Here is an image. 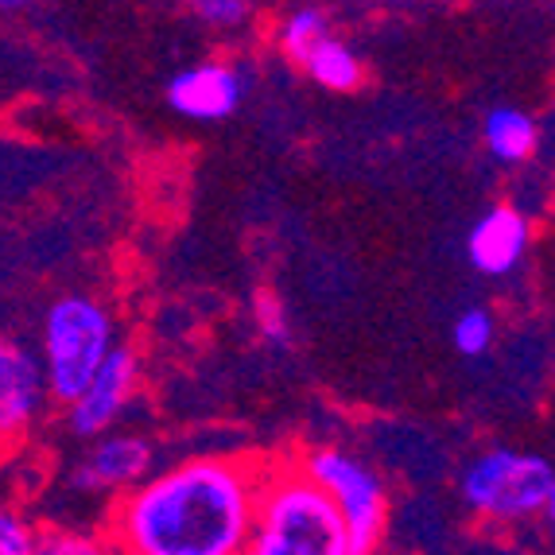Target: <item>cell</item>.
I'll list each match as a JSON object with an SVG mask.
<instances>
[{
  "label": "cell",
  "mask_w": 555,
  "mask_h": 555,
  "mask_svg": "<svg viewBox=\"0 0 555 555\" xmlns=\"http://www.w3.org/2000/svg\"><path fill=\"white\" fill-rule=\"evenodd\" d=\"M260 466L203 454L140 478L117 498L105 544L129 555H241L249 547Z\"/></svg>",
  "instance_id": "6da1fadb"
},
{
  "label": "cell",
  "mask_w": 555,
  "mask_h": 555,
  "mask_svg": "<svg viewBox=\"0 0 555 555\" xmlns=\"http://www.w3.org/2000/svg\"><path fill=\"white\" fill-rule=\"evenodd\" d=\"M249 555H350L334 501L299 466L260 474Z\"/></svg>",
  "instance_id": "7a4b0ae2"
},
{
  "label": "cell",
  "mask_w": 555,
  "mask_h": 555,
  "mask_svg": "<svg viewBox=\"0 0 555 555\" xmlns=\"http://www.w3.org/2000/svg\"><path fill=\"white\" fill-rule=\"evenodd\" d=\"M463 505L490 528H532L555 509V470L544 454L490 447L459 478Z\"/></svg>",
  "instance_id": "3957f363"
},
{
  "label": "cell",
  "mask_w": 555,
  "mask_h": 555,
  "mask_svg": "<svg viewBox=\"0 0 555 555\" xmlns=\"http://www.w3.org/2000/svg\"><path fill=\"white\" fill-rule=\"evenodd\" d=\"M117 319L98 296L70 292L47 307L39 331V365L55 404H70L117 346Z\"/></svg>",
  "instance_id": "277c9868"
},
{
  "label": "cell",
  "mask_w": 555,
  "mask_h": 555,
  "mask_svg": "<svg viewBox=\"0 0 555 555\" xmlns=\"http://www.w3.org/2000/svg\"><path fill=\"white\" fill-rule=\"evenodd\" d=\"M299 470L315 478L334 501V509L346 525L350 555H370L385 540L389 528V490L373 466H365L358 454H346L338 447H319L307 451Z\"/></svg>",
  "instance_id": "5b68a950"
},
{
  "label": "cell",
  "mask_w": 555,
  "mask_h": 555,
  "mask_svg": "<svg viewBox=\"0 0 555 555\" xmlns=\"http://www.w3.org/2000/svg\"><path fill=\"white\" fill-rule=\"evenodd\" d=\"M140 380H144L140 353L132 350V346L117 343L109 350V358L98 365V373L82 385V392H78L70 404H63L70 436L90 443V439H98L102 431L117 427V420L125 416V408L137 400Z\"/></svg>",
  "instance_id": "8992f818"
},
{
  "label": "cell",
  "mask_w": 555,
  "mask_h": 555,
  "mask_svg": "<svg viewBox=\"0 0 555 555\" xmlns=\"http://www.w3.org/2000/svg\"><path fill=\"white\" fill-rule=\"evenodd\" d=\"M51 392H47L39 353L20 338L0 334V447H16L43 424Z\"/></svg>",
  "instance_id": "52a82bcc"
},
{
  "label": "cell",
  "mask_w": 555,
  "mask_h": 555,
  "mask_svg": "<svg viewBox=\"0 0 555 555\" xmlns=\"http://www.w3.org/2000/svg\"><path fill=\"white\" fill-rule=\"evenodd\" d=\"M156 466V447L140 431H102L90 439V451L70 474V486L78 493H125L140 478H149Z\"/></svg>",
  "instance_id": "ba28073f"
},
{
  "label": "cell",
  "mask_w": 555,
  "mask_h": 555,
  "mask_svg": "<svg viewBox=\"0 0 555 555\" xmlns=\"http://www.w3.org/2000/svg\"><path fill=\"white\" fill-rule=\"evenodd\" d=\"M164 98L167 109L179 113L183 120L214 125V120H225L241 109L245 75H241V66L225 63V59H206V63L183 66L179 75H171Z\"/></svg>",
  "instance_id": "9c48e42d"
},
{
  "label": "cell",
  "mask_w": 555,
  "mask_h": 555,
  "mask_svg": "<svg viewBox=\"0 0 555 555\" xmlns=\"http://www.w3.org/2000/svg\"><path fill=\"white\" fill-rule=\"evenodd\" d=\"M532 241H537L532 218L520 206L498 203L481 214L478 222L470 225V233H466V260L481 276L505 280L528 260Z\"/></svg>",
  "instance_id": "30bf717a"
},
{
  "label": "cell",
  "mask_w": 555,
  "mask_h": 555,
  "mask_svg": "<svg viewBox=\"0 0 555 555\" xmlns=\"http://www.w3.org/2000/svg\"><path fill=\"white\" fill-rule=\"evenodd\" d=\"M481 140H486V152L498 164L520 167L537 159L544 132H540V120L532 113L517 109V105H498L481 120Z\"/></svg>",
  "instance_id": "8fae6325"
},
{
  "label": "cell",
  "mask_w": 555,
  "mask_h": 555,
  "mask_svg": "<svg viewBox=\"0 0 555 555\" xmlns=\"http://www.w3.org/2000/svg\"><path fill=\"white\" fill-rule=\"evenodd\" d=\"M299 66H304V75L311 82L331 93H353L365 82V66H361L358 51L350 43H343L338 36H331V31L311 43V51L299 59Z\"/></svg>",
  "instance_id": "7c38bea8"
},
{
  "label": "cell",
  "mask_w": 555,
  "mask_h": 555,
  "mask_svg": "<svg viewBox=\"0 0 555 555\" xmlns=\"http://www.w3.org/2000/svg\"><path fill=\"white\" fill-rule=\"evenodd\" d=\"M326 31H331V24H326V16L319 9H296L287 12L284 20H280L276 28V47L284 51V59H292V63L299 66V59L311 51V43L315 39H323Z\"/></svg>",
  "instance_id": "4fadbf2b"
},
{
  "label": "cell",
  "mask_w": 555,
  "mask_h": 555,
  "mask_svg": "<svg viewBox=\"0 0 555 555\" xmlns=\"http://www.w3.org/2000/svg\"><path fill=\"white\" fill-rule=\"evenodd\" d=\"M451 343L463 358H486L498 343V319L486 307H466L451 326Z\"/></svg>",
  "instance_id": "5bb4252c"
},
{
  "label": "cell",
  "mask_w": 555,
  "mask_h": 555,
  "mask_svg": "<svg viewBox=\"0 0 555 555\" xmlns=\"http://www.w3.org/2000/svg\"><path fill=\"white\" fill-rule=\"evenodd\" d=\"M253 323H257L260 338L269 346H276V350H287V346L296 343L287 307L280 304V296H272V292H257V296H253Z\"/></svg>",
  "instance_id": "9a60e30c"
},
{
  "label": "cell",
  "mask_w": 555,
  "mask_h": 555,
  "mask_svg": "<svg viewBox=\"0 0 555 555\" xmlns=\"http://www.w3.org/2000/svg\"><path fill=\"white\" fill-rule=\"evenodd\" d=\"M186 4L210 31H241L253 20V0H186Z\"/></svg>",
  "instance_id": "2e32d148"
},
{
  "label": "cell",
  "mask_w": 555,
  "mask_h": 555,
  "mask_svg": "<svg viewBox=\"0 0 555 555\" xmlns=\"http://www.w3.org/2000/svg\"><path fill=\"white\" fill-rule=\"evenodd\" d=\"M39 528L16 505L0 501V555H36Z\"/></svg>",
  "instance_id": "e0dca14e"
},
{
  "label": "cell",
  "mask_w": 555,
  "mask_h": 555,
  "mask_svg": "<svg viewBox=\"0 0 555 555\" xmlns=\"http://www.w3.org/2000/svg\"><path fill=\"white\" fill-rule=\"evenodd\" d=\"M98 552H109L105 540H90L82 532H39V544L36 555H98Z\"/></svg>",
  "instance_id": "ac0fdd59"
},
{
  "label": "cell",
  "mask_w": 555,
  "mask_h": 555,
  "mask_svg": "<svg viewBox=\"0 0 555 555\" xmlns=\"http://www.w3.org/2000/svg\"><path fill=\"white\" fill-rule=\"evenodd\" d=\"M39 0H0V12H20V9H31Z\"/></svg>",
  "instance_id": "d6986e66"
},
{
  "label": "cell",
  "mask_w": 555,
  "mask_h": 555,
  "mask_svg": "<svg viewBox=\"0 0 555 555\" xmlns=\"http://www.w3.org/2000/svg\"><path fill=\"white\" fill-rule=\"evenodd\" d=\"M380 4H431V0H380Z\"/></svg>",
  "instance_id": "ffe728a7"
}]
</instances>
